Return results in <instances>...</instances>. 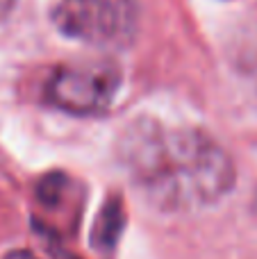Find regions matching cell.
<instances>
[{"instance_id": "obj_4", "label": "cell", "mask_w": 257, "mask_h": 259, "mask_svg": "<svg viewBox=\"0 0 257 259\" xmlns=\"http://www.w3.org/2000/svg\"><path fill=\"white\" fill-rule=\"evenodd\" d=\"M125 228V209H123V200L118 196H112L105 200V205L100 207L98 216H96L94 230H91V243L96 250L100 252H112L116 248L118 239Z\"/></svg>"}, {"instance_id": "obj_2", "label": "cell", "mask_w": 257, "mask_h": 259, "mask_svg": "<svg viewBox=\"0 0 257 259\" xmlns=\"http://www.w3.org/2000/svg\"><path fill=\"white\" fill-rule=\"evenodd\" d=\"M53 23L64 36L89 46H125L139 27L137 0H62Z\"/></svg>"}, {"instance_id": "obj_7", "label": "cell", "mask_w": 257, "mask_h": 259, "mask_svg": "<svg viewBox=\"0 0 257 259\" xmlns=\"http://www.w3.org/2000/svg\"><path fill=\"white\" fill-rule=\"evenodd\" d=\"M14 3H16V0H0V21H5V18L12 14Z\"/></svg>"}, {"instance_id": "obj_1", "label": "cell", "mask_w": 257, "mask_h": 259, "mask_svg": "<svg viewBox=\"0 0 257 259\" xmlns=\"http://www.w3.org/2000/svg\"><path fill=\"white\" fill-rule=\"evenodd\" d=\"M116 155L141 196L162 211L217 205L237 180L230 155L209 134L155 118H137L123 130Z\"/></svg>"}, {"instance_id": "obj_9", "label": "cell", "mask_w": 257, "mask_h": 259, "mask_svg": "<svg viewBox=\"0 0 257 259\" xmlns=\"http://www.w3.org/2000/svg\"><path fill=\"white\" fill-rule=\"evenodd\" d=\"M250 209H253V216L257 219V191H255V196H253V202H250Z\"/></svg>"}, {"instance_id": "obj_5", "label": "cell", "mask_w": 257, "mask_h": 259, "mask_svg": "<svg viewBox=\"0 0 257 259\" xmlns=\"http://www.w3.org/2000/svg\"><path fill=\"white\" fill-rule=\"evenodd\" d=\"M64 184H66V178H64L62 173H50L39 182L36 196H39V200L46 202V205H55V202L62 198Z\"/></svg>"}, {"instance_id": "obj_8", "label": "cell", "mask_w": 257, "mask_h": 259, "mask_svg": "<svg viewBox=\"0 0 257 259\" xmlns=\"http://www.w3.org/2000/svg\"><path fill=\"white\" fill-rule=\"evenodd\" d=\"M5 259H36L30 250H12L5 255Z\"/></svg>"}, {"instance_id": "obj_3", "label": "cell", "mask_w": 257, "mask_h": 259, "mask_svg": "<svg viewBox=\"0 0 257 259\" xmlns=\"http://www.w3.org/2000/svg\"><path fill=\"white\" fill-rule=\"evenodd\" d=\"M121 82V68L109 59L64 64L46 82V100L66 114L94 116L112 105Z\"/></svg>"}, {"instance_id": "obj_6", "label": "cell", "mask_w": 257, "mask_h": 259, "mask_svg": "<svg viewBox=\"0 0 257 259\" xmlns=\"http://www.w3.org/2000/svg\"><path fill=\"white\" fill-rule=\"evenodd\" d=\"M48 252H50V255H53L55 259H80L77 255H73L71 250L62 248V243H53V241H48Z\"/></svg>"}]
</instances>
